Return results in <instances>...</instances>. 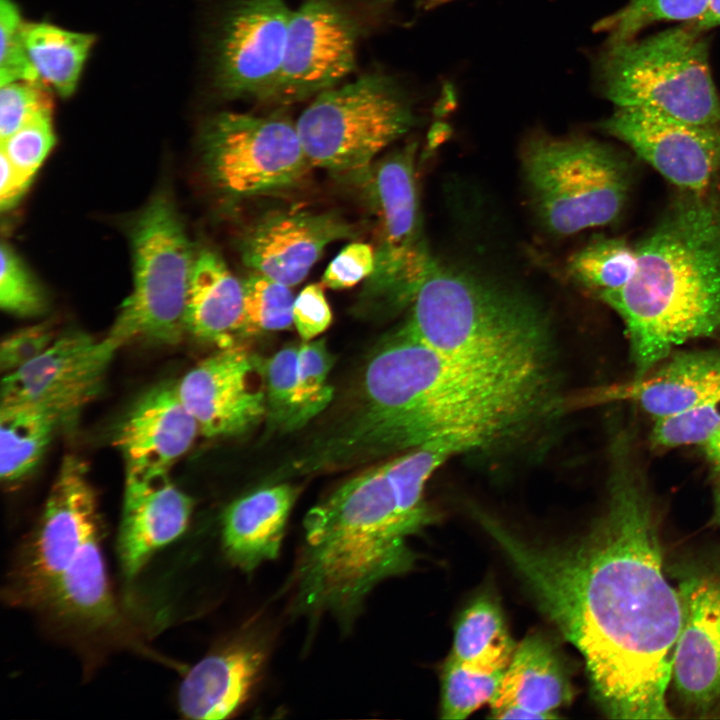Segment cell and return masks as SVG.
Here are the masks:
<instances>
[{
	"label": "cell",
	"instance_id": "cell-1",
	"mask_svg": "<svg viewBox=\"0 0 720 720\" xmlns=\"http://www.w3.org/2000/svg\"><path fill=\"white\" fill-rule=\"evenodd\" d=\"M604 513L569 544L526 541L479 520L539 608L581 654L593 697L611 719H671L667 703L681 600L665 570L656 510L622 433L612 447Z\"/></svg>",
	"mask_w": 720,
	"mask_h": 720
},
{
	"label": "cell",
	"instance_id": "cell-2",
	"mask_svg": "<svg viewBox=\"0 0 720 720\" xmlns=\"http://www.w3.org/2000/svg\"><path fill=\"white\" fill-rule=\"evenodd\" d=\"M547 381L491 373L447 357L400 326L371 354L337 453L355 464L458 437L475 450L514 436L545 408Z\"/></svg>",
	"mask_w": 720,
	"mask_h": 720
},
{
	"label": "cell",
	"instance_id": "cell-3",
	"mask_svg": "<svg viewBox=\"0 0 720 720\" xmlns=\"http://www.w3.org/2000/svg\"><path fill=\"white\" fill-rule=\"evenodd\" d=\"M636 248V269L601 299L622 319L634 376L687 341L720 340V199L688 193Z\"/></svg>",
	"mask_w": 720,
	"mask_h": 720
},
{
	"label": "cell",
	"instance_id": "cell-4",
	"mask_svg": "<svg viewBox=\"0 0 720 720\" xmlns=\"http://www.w3.org/2000/svg\"><path fill=\"white\" fill-rule=\"evenodd\" d=\"M293 577V608L347 625L382 581L409 571L407 539L418 528L403 514L384 463L359 473L305 516Z\"/></svg>",
	"mask_w": 720,
	"mask_h": 720
},
{
	"label": "cell",
	"instance_id": "cell-5",
	"mask_svg": "<svg viewBox=\"0 0 720 720\" xmlns=\"http://www.w3.org/2000/svg\"><path fill=\"white\" fill-rule=\"evenodd\" d=\"M401 325L437 352L471 367L547 381L549 321L521 291L437 261Z\"/></svg>",
	"mask_w": 720,
	"mask_h": 720
},
{
	"label": "cell",
	"instance_id": "cell-6",
	"mask_svg": "<svg viewBox=\"0 0 720 720\" xmlns=\"http://www.w3.org/2000/svg\"><path fill=\"white\" fill-rule=\"evenodd\" d=\"M597 72L604 96L616 107L646 108L694 124H720L708 43L690 24L607 44Z\"/></svg>",
	"mask_w": 720,
	"mask_h": 720
},
{
	"label": "cell",
	"instance_id": "cell-7",
	"mask_svg": "<svg viewBox=\"0 0 720 720\" xmlns=\"http://www.w3.org/2000/svg\"><path fill=\"white\" fill-rule=\"evenodd\" d=\"M521 167L531 208L555 236L607 225L627 200L625 162L594 139L535 134L523 145Z\"/></svg>",
	"mask_w": 720,
	"mask_h": 720
},
{
	"label": "cell",
	"instance_id": "cell-8",
	"mask_svg": "<svg viewBox=\"0 0 720 720\" xmlns=\"http://www.w3.org/2000/svg\"><path fill=\"white\" fill-rule=\"evenodd\" d=\"M414 120L397 82L370 73L317 94L296 128L311 165L359 185L376 156L406 134Z\"/></svg>",
	"mask_w": 720,
	"mask_h": 720
},
{
	"label": "cell",
	"instance_id": "cell-9",
	"mask_svg": "<svg viewBox=\"0 0 720 720\" xmlns=\"http://www.w3.org/2000/svg\"><path fill=\"white\" fill-rule=\"evenodd\" d=\"M133 288L108 333L122 346L142 340L178 343L186 329L191 277L196 259L173 201L155 195L130 229Z\"/></svg>",
	"mask_w": 720,
	"mask_h": 720
},
{
	"label": "cell",
	"instance_id": "cell-10",
	"mask_svg": "<svg viewBox=\"0 0 720 720\" xmlns=\"http://www.w3.org/2000/svg\"><path fill=\"white\" fill-rule=\"evenodd\" d=\"M416 144L374 163L358 185L376 218L375 267L359 294V311L391 314L411 304L435 264L422 229Z\"/></svg>",
	"mask_w": 720,
	"mask_h": 720
},
{
	"label": "cell",
	"instance_id": "cell-11",
	"mask_svg": "<svg viewBox=\"0 0 720 720\" xmlns=\"http://www.w3.org/2000/svg\"><path fill=\"white\" fill-rule=\"evenodd\" d=\"M201 149L209 180L231 199L294 187L312 166L296 123L280 114L219 113L205 124Z\"/></svg>",
	"mask_w": 720,
	"mask_h": 720
},
{
	"label": "cell",
	"instance_id": "cell-12",
	"mask_svg": "<svg viewBox=\"0 0 720 720\" xmlns=\"http://www.w3.org/2000/svg\"><path fill=\"white\" fill-rule=\"evenodd\" d=\"M99 531L96 495L86 464L66 455L40 521L20 552L10 585L15 602L42 607L85 541Z\"/></svg>",
	"mask_w": 720,
	"mask_h": 720
},
{
	"label": "cell",
	"instance_id": "cell-13",
	"mask_svg": "<svg viewBox=\"0 0 720 720\" xmlns=\"http://www.w3.org/2000/svg\"><path fill=\"white\" fill-rule=\"evenodd\" d=\"M681 626L671 680L682 707L698 718L720 713V553L675 568Z\"/></svg>",
	"mask_w": 720,
	"mask_h": 720
},
{
	"label": "cell",
	"instance_id": "cell-14",
	"mask_svg": "<svg viewBox=\"0 0 720 720\" xmlns=\"http://www.w3.org/2000/svg\"><path fill=\"white\" fill-rule=\"evenodd\" d=\"M122 345L110 335L73 331L54 339L38 357L7 373L1 403L35 405L70 425L100 393L110 363Z\"/></svg>",
	"mask_w": 720,
	"mask_h": 720
},
{
	"label": "cell",
	"instance_id": "cell-15",
	"mask_svg": "<svg viewBox=\"0 0 720 720\" xmlns=\"http://www.w3.org/2000/svg\"><path fill=\"white\" fill-rule=\"evenodd\" d=\"M293 14L284 0H233L221 23L215 82L229 98L271 101Z\"/></svg>",
	"mask_w": 720,
	"mask_h": 720
},
{
	"label": "cell",
	"instance_id": "cell-16",
	"mask_svg": "<svg viewBox=\"0 0 720 720\" xmlns=\"http://www.w3.org/2000/svg\"><path fill=\"white\" fill-rule=\"evenodd\" d=\"M359 33L338 0H304L293 10L271 101L289 104L337 86L355 68Z\"/></svg>",
	"mask_w": 720,
	"mask_h": 720
},
{
	"label": "cell",
	"instance_id": "cell-17",
	"mask_svg": "<svg viewBox=\"0 0 720 720\" xmlns=\"http://www.w3.org/2000/svg\"><path fill=\"white\" fill-rule=\"evenodd\" d=\"M601 129L688 193H703L720 176V124H694L646 108L616 107Z\"/></svg>",
	"mask_w": 720,
	"mask_h": 720
},
{
	"label": "cell",
	"instance_id": "cell-18",
	"mask_svg": "<svg viewBox=\"0 0 720 720\" xmlns=\"http://www.w3.org/2000/svg\"><path fill=\"white\" fill-rule=\"evenodd\" d=\"M255 372L256 356L235 345L203 359L175 382L202 435H239L265 417V392L251 384Z\"/></svg>",
	"mask_w": 720,
	"mask_h": 720
},
{
	"label": "cell",
	"instance_id": "cell-19",
	"mask_svg": "<svg viewBox=\"0 0 720 720\" xmlns=\"http://www.w3.org/2000/svg\"><path fill=\"white\" fill-rule=\"evenodd\" d=\"M356 231L334 211L276 210L244 231L239 251L244 264L287 286L300 283L330 243Z\"/></svg>",
	"mask_w": 720,
	"mask_h": 720
},
{
	"label": "cell",
	"instance_id": "cell-20",
	"mask_svg": "<svg viewBox=\"0 0 720 720\" xmlns=\"http://www.w3.org/2000/svg\"><path fill=\"white\" fill-rule=\"evenodd\" d=\"M198 433V424L181 402L175 383L150 388L130 407L115 433L126 477L168 474Z\"/></svg>",
	"mask_w": 720,
	"mask_h": 720
},
{
	"label": "cell",
	"instance_id": "cell-21",
	"mask_svg": "<svg viewBox=\"0 0 720 720\" xmlns=\"http://www.w3.org/2000/svg\"><path fill=\"white\" fill-rule=\"evenodd\" d=\"M192 509V499L171 482L168 474L126 477L117 546L128 580L156 551L182 535Z\"/></svg>",
	"mask_w": 720,
	"mask_h": 720
},
{
	"label": "cell",
	"instance_id": "cell-22",
	"mask_svg": "<svg viewBox=\"0 0 720 720\" xmlns=\"http://www.w3.org/2000/svg\"><path fill=\"white\" fill-rule=\"evenodd\" d=\"M265 660L264 646L248 639L234 641L204 657L180 684V712L198 720L230 717L249 699Z\"/></svg>",
	"mask_w": 720,
	"mask_h": 720
},
{
	"label": "cell",
	"instance_id": "cell-23",
	"mask_svg": "<svg viewBox=\"0 0 720 720\" xmlns=\"http://www.w3.org/2000/svg\"><path fill=\"white\" fill-rule=\"evenodd\" d=\"M573 692L567 670L552 643L540 634L515 647L490 702L496 719H552Z\"/></svg>",
	"mask_w": 720,
	"mask_h": 720
},
{
	"label": "cell",
	"instance_id": "cell-24",
	"mask_svg": "<svg viewBox=\"0 0 720 720\" xmlns=\"http://www.w3.org/2000/svg\"><path fill=\"white\" fill-rule=\"evenodd\" d=\"M654 419L720 398V350L670 354L645 374L603 392Z\"/></svg>",
	"mask_w": 720,
	"mask_h": 720
},
{
	"label": "cell",
	"instance_id": "cell-25",
	"mask_svg": "<svg viewBox=\"0 0 720 720\" xmlns=\"http://www.w3.org/2000/svg\"><path fill=\"white\" fill-rule=\"evenodd\" d=\"M296 489L277 484L233 501L222 518V545L229 561L250 572L280 551Z\"/></svg>",
	"mask_w": 720,
	"mask_h": 720
},
{
	"label": "cell",
	"instance_id": "cell-26",
	"mask_svg": "<svg viewBox=\"0 0 720 720\" xmlns=\"http://www.w3.org/2000/svg\"><path fill=\"white\" fill-rule=\"evenodd\" d=\"M243 307V282L215 251H199L188 294L187 332L219 349L235 346L243 336Z\"/></svg>",
	"mask_w": 720,
	"mask_h": 720
},
{
	"label": "cell",
	"instance_id": "cell-27",
	"mask_svg": "<svg viewBox=\"0 0 720 720\" xmlns=\"http://www.w3.org/2000/svg\"><path fill=\"white\" fill-rule=\"evenodd\" d=\"M99 536L97 531L85 541L42 605L62 621L96 629L117 617Z\"/></svg>",
	"mask_w": 720,
	"mask_h": 720
},
{
	"label": "cell",
	"instance_id": "cell-28",
	"mask_svg": "<svg viewBox=\"0 0 720 720\" xmlns=\"http://www.w3.org/2000/svg\"><path fill=\"white\" fill-rule=\"evenodd\" d=\"M59 419L44 408L25 403L0 405V475L3 482H17L40 463Z\"/></svg>",
	"mask_w": 720,
	"mask_h": 720
},
{
	"label": "cell",
	"instance_id": "cell-29",
	"mask_svg": "<svg viewBox=\"0 0 720 720\" xmlns=\"http://www.w3.org/2000/svg\"><path fill=\"white\" fill-rule=\"evenodd\" d=\"M24 37L28 58L39 80L61 97L72 95L94 36L48 23H32L26 25Z\"/></svg>",
	"mask_w": 720,
	"mask_h": 720
},
{
	"label": "cell",
	"instance_id": "cell-30",
	"mask_svg": "<svg viewBox=\"0 0 720 720\" xmlns=\"http://www.w3.org/2000/svg\"><path fill=\"white\" fill-rule=\"evenodd\" d=\"M471 450L473 446L465 439L448 437L421 444L384 463L403 514L419 530L433 520L424 501L428 479L451 456Z\"/></svg>",
	"mask_w": 720,
	"mask_h": 720
},
{
	"label": "cell",
	"instance_id": "cell-31",
	"mask_svg": "<svg viewBox=\"0 0 720 720\" xmlns=\"http://www.w3.org/2000/svg\"><path fill=\"white\" fill-rule=\"evenodd\" d=\"M515 647L500 605L493 597L481 595L458 618L449 656L461 662L507 666Z\"/></svg>",
	"mask_w": 720,
	"mask_h": 720
},
{
	"label": "cell",
	"instance_id": "cell-32",
	"mask_svg": "<svg viewBox=\"0 0 720 720\" xmlns=\"http://www.w3.org/2000/svg\"><path fill=\"white\" fill-rule=\"evenodd\" d=\"M636 269V248L625 240L599 237L568 261V273L598 298L620 290Z\"/></svg>",
	"mask_w": 720,
	"mask_h": 720
},
{
	"label": "cell",
	"instance_id": "cell-33",
	"mask_svg": "<svg viewBox=\"0 0 720 720\" xmlns=\"http://www.w3.org/2000/svg\"><path fill=\"white\" fill-rule=\"evenodd\" d=\"M507 666L461 662L448 656L441 673V718L464 719L490 703Z\"/></svg>",
	"mask_w": 720,
	"mask_h": 720
},
{
	"label": "cell",
	"instance_id": "cell-34",
	"mask_svg": "<svg viewBox=\"0 0 720 720\" xmlns=\"http://www.w3.org/2000/svg\"><path fill=\"white\" fill-rule=\"evenodd\" d=\"M297 345H287L267 359L256 357L263 380L268 426L273 431L291 432L306 423L297 400Z\"/></svg>",
	"mask_w": 720,
	"mask_h": 720
},
{
	"label": "cell",
	"instance_id": "cell-35",
	"mask_svg": "<svg viewBox=\"0 0 720 720\" xmlns=\"http://www.w3.org/2000/svg\"><path fill=\"white\" fill-rule=\"evenodd\" d=\"M711 0H630L616 13L597 24L607 34V44L637 37L643 29L659 22L692 24L708 10Z\"/></svg>",
	"mask_w": 720,
	"mask_h": 720
},
{
	"label": "cell",
	"instance_id": "cell-36",
	"mask_svg": "<svg viewBox=\"0 0 720 720\" xmlns=\"http://www.w3.org/2000/svg\"><path fill=\"white\" fill-rule=\"evenodd\" d=\"M243 282V336L289 329L294 298L289 286L255 272Z\"/></svg>",
	"mask_w": 720,
	"mask_h": 720
},
{
	"label": "cell",
	"instance_id": "cell-37",
	"mask_svg": "<svg viewBox=\"0 0 720 720\" xmlns=\"http://www.w3.org/2000/svg\"><path fill=\"white\" fill-rule=\"evenodd\" d=\"M334 363L325 340L303 341L297 357V400L307 424L322 412L333 398L328 375Z\"/></svg>",
	"mask_w": 720,
	"mask_h": 720
},
{
	"label": "cell",
	"instance_id": "cell-38",
	"mask_svg": "<svg viewBox=\"0 0 720 720\" xmlns=\"http://www.w3.org/2000/svg\"><path fill=\"white\" fill-rule=\"evenodd\" d=\"M720 425V398L654 419L650 443L657 449L703 446Z\"/></svg>",
	"mask_w": 720,
	"mask_h": 720
},
{
	"label": "cell",
	"instance_id": "cell-39",
	"mask_svg": "<svg viewBox=\"0 0 720 720\" xmlns=\"http://www.w3.org/2000/svg\"><path fill=\"white\" fill-rule=\"evenodd\" d=\"M0 256L1 308L21 317L44 313L48 304L46 293L21 257L5 242L1 244Z\"/></svg>",
	"mask_w": 720,
	"mask_h": 720
},
{
	"label": "cell",
	"instance_id": "cell-40",
	"mask_svg": "<svg viewBox=\"0 0 720 720\" xmlns=\"http://www.w3.org/2000/svg\"><path fill=\"white\" fill-rule=\"evenodd\" d=\"M55 144L52 110L40 112L1 140V151L23 175L33 179Z\"/></svg>",
	"mask_w": 720,
	"mask_h": 720
},
{
	"label": "cell",
	"instance_id": "cell-41",
	"mask_svg": "<svg viewBox=\"0 0 720 720\" xmlns=\"http://www.w3.org/2000/svg\"><path fill=\"white\" fill-rule=\"evenodd\" d=\"M25 27L15 3L0 0V85L13 81L41 82L26 52Z\"/></svg>",
	"mask_w": 720,
	"mask_h": 720
},
{
	"label": "cell",
	"instance_id": "cell-42",
	"mask_svg": "<svg viewBox=\"0 0 720 720\" xmlns=\"http://www.w3.org/2000/svg\"><path fill=\"white\" fill-rule=\"evenodd\" d=\"M45 87L41 82L31 81H13L1 85V140L16 132L40 112L52 110V101Z\"/></svg>",
	"mask_w": 720,
	"mask_h": 720
},
{
	"label": "cell",
	"instance_id": "cell-43",
	"mask_svg": "<svg viewBox=\"0 0 720 720\" xmlns=\"http://www.w3.org/2000/svg\"><path fill=\"white\" fill-rule=\"evenodd\" d=\"M375 267V250L367 243L346 245L327 266L323 285L332 289L349 288L366 280Z\"/></svg>",
	"mask_w": 720,
	"mask_h": 720
},
{
	"label": "cell",
	"instance_id": "cell-44",
	"mask_svg": "<svg viewBox=\"0 0 720 720\" xmlns=\"http://www.w3.org/2000/svg\"><path fill=\"white\" fill-rule=\"evenodd\" d=\"M51 328L44 324L15 331L3 339L0 367L5 374L17 370L43 353L54 341Z\"/></svg>",
	"mask_w": 720,
	"mask_h": 720
},
{
	"label": "cell",
	"instance_id": "cell-45",
	"mask_svg": "<svg viewBox=\"0 0 720 720\" xmlns=\"http://www.w3.org/2000/svg\"><path fill=\"white\" fill-rule=\"evenodd\" d=\"M332 322V312L320 284L307 285L295 298L293 324L303 341L313 340Z\"/></svg>",
	"mask_w": 720,
	"mask_h": 720
},
{
	"label": "cell",
	"instance_id": "cell-46",
	"mask_svg": "<svg viewBox=\"0 0 720 720\" xmlns=\"http://www.w3.org/2000/svg\"><path fill=\"white\" fill-rule=\"evenodd\" d=\"M0 208L12 209L26 192L32 179L19 172L1 152Z\"/></svg>",
	"mask_w": 720,
	"mask_h": 720
},
{
	"label": "cell",
	"instance_id": "cell-47",
	"mask_svg": "<svg viewBox=\"0 0 720 720\" xmlns=\"http://www.w3.org/2000/svg\"><path fill=\"white\" fill-rule=\"evenodd\" d=\"M699 31H706L720 25V0H711L706 13L696 22L690 24Z\"/></svg>",
	"mask_w": 720,
	"mask_h": 720
},
{
	"label": "cell",
	"instance_id": "cell-48",
	"mask_svg": "<svg viewBox=\"0 0 720 720\" xmlns=\"http://www.w3.org/2000/svg\"><path fill=\"white\" fill-rule=\"evenodd\" d=\"M702 447L707 460L720 475V425Z\"/></svg>",
	"mask_w": 720,
	"mask_h": 720
},
{
	"label": "cell",
	"instance_id": "cell-49",
	"mask_svg": "<svg viewBox=\"0 0 720 720\" xmlns=\"http://www.w3.org/2000/svg\"><path fill=\"white\" fill-rule=\"evenodd\" d=\"M712 525L720 530V475L713 491V516Z\"/></svg>",
	"mask_w": 720,
	"mask_h": 720
},
{
	"label": "cell",
	"instance_id": "cell-50",
	"mask_svg": "<svg viewBox=\"0 0 720 720\" xmlns=\"http://www.w3.org/2000/svg\"><path fill=\"white\" fill-rule=\"evenodd\" d=\"M447 1H450V0H429V2H430L431 4H434V5L442 4V3L447 2Z\"/></svg>",
	"mask_w": 720,
	"mask_h": 720
}]
</instances>
